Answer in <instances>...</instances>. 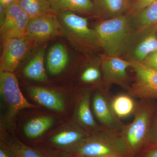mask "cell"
<instances>
[{"mask_svg":"<svg viewBox=\"0 0 157 157\" xmlns=\"http://www.w3.org/2000/svg\"><path fill=\"white\" fill-rule=\"evenodd\" d=\"M17 157H44L40 153L22 144L11 147Z\"/></svg>","mask_w":157,"mask_h":157,"instance_id":"24","label":"cell"},{"mask_svg":"<svg viewBox=\"0 0 157 157\" xmlns=\"http://www.w3.org/2000/svg\"><path fill=\"white\" fill-rule=\"evenodd\" d=\"M69 56L67 49L61 43L55 44L50 48L47 58L48 71L52 75H57L67 67Z\"/></svg>","mask_w":157,"mask_h":157,"instance_id":"12","label":"cell"},{"mask_svg":"<svg viewBox=\"0 0 157 157\" xmlns=\"http://www.w3.org/2000/svg\"><path fill=\"white\" fill-rule=\"evenodd\" d=\"M135 73V80L129 90L130 95L141 100L157 98V72L140 62L130 61Z\"/></svg>","mask_w":157,"mask_h":157,"instance_id":"5","label":"cell"},{"mask_svg":"<svg viewBox=\"0 0 157 157\" xmlns=\"http://www.w3.org/2000/svg\"><path fill=\"white\" fill-rule=\"evenodd\" d=\"M0 91L6 103L14 110L36 107L29 103L23 95L17 78L13 73L1 72Z\"/></svg>","mask_w":157,"mask_h":157,"instance_id":"8","label":"cell"},{"mask_svg":"<svg viewBox=\"0 0 157 157\" xmlns=\"http://www.w3.org/2000/svg\"><path fill=\"white\" fill-rule=\"evenodd\" d=\"M99 46L106 55L118 56L124 51L131 35L128 19L121 16L104 21L94 29Z\"/></svg>","mask_w":157,"mask_h":157,"instance_id":"1","label":"cell"},{"mask_svg":"<svg viewBox=\"0 0 157 157\" xmlns=\"http://www.w3.org/2000/svg\"><path fill=\"white\" fill-rule=\"evenodd\" d=\"M29 94L34 101L44 107L58 111L65 109V104L57 93L39 86H30L27 88Z\"/></svg>","mask_w":157,"mask_h":157,"instance_id":"11","label":"cell"},{"mask_svg":"<svg viewBox=\"0 0 157 157\" xmlns=\"http://www.w3.org/2000/svg\"><path fill=\"white\" fill-rule=\"evenodd\" d=\"M35 45L26 37L12 38L3 43L1 72L13 73L29 48Z\"/></svg>","mask_w":157,"mask_h":157,"instance_id":"7","label":"cell"},{"mask_svg":"<svg viewBox=\"0 0 157 157\" xmlns=\"http://www.w3.org/2000/svg\"><path fill=\"white\" fill-rule=\"evenodd\" d=\"M101 77V73L98 68L90 67L85 70L81 76V79L85 82L96 81Z\"/></svg>","mask_w":157,"mask_h":157,"instance_id":"25","label":"cell"},{"mask_svg":"<svg viewBox=\"0 0 157 157\" xmlns=\"http://www.w3.org/2000/svg\"><path fill=\"white\" fill-rule=\"evenodd\" d=\"M154 137L157 140V124L154 128V129H150L149 137Z\"/></svg>","mask_w":157,"mask_h":157,"instance_id":"28","label":"cell"},{"mask_svg":"<svg viewBox=\"0 0 157 157\" xmlns=\"http://www.w3.org/2000/svg\"><path fill=\"white\" fill-rule=\"evenodd\" d=\"M144 100L136 104L134 120L122 129L120 135L128 151H137L149 137L151 128L152 111Z\"/></svg>","mask_w":157,"mask_h":157,"instance_id":"3","label":"cell"},{"mask_svg":"<svg viewBox=\"0 0 157 157\" xmlns=\"http://www.w3.org/2000/svg\"><path fill=\"white\" fill-rule=\"evenodd\" d=\"M135 22L140 31L151 28L157 22V1L139 11L136 16Z\"/></svg>","mask_w":157,"mask_h":157,"instance_id":"18","label":"cell"},{"mask_svg":"<svg viewBox=\"0 0 157 157\" xmlns=\"http://www.w3.org/2000/svg\"><path fill=\"white\" fill-rule=\"evenodd\" d=\"M141 63L147 67L157 72V49L147 57Z\"/></svg>","mask_w":157,"mask_h":157,"instance_id":"26","label":"cell"},{"mask_svg":"<svg viewBox=\"0 0 157 157\" xmlns=\"http://www.w3.org/2000/svg\"><path fill=\"white\" fill-rule=\"evenodd\" d=\"M64 157H81L80 156H78L76 155V156H66Z\"/></svg>","mask_w":157,"mask_h":157,"instance_id":"33","label":"cell"},{"mask_svg":"<svg viewBox=\"0 0 157 157\" xmlns=\"http://www.w3.org/2000/svg\"><path fill=\"white\" fill-rule=\"evenodd\" d=\"M15 1V0H0V3L6 7Z\"/></svg>","mask_w":157,"mask_h":157,"instance_id":"30","label":"cell"},{"mask_svg":"<svg viewBox=\"0 0 157 157\" xmlns=\"http://www.w3.org/2000/svg\"><path fill=\"white\" fill-rule=\"evenodd\" d=\"M0 157H11V156L3 149L1 148L0 150Z\"/></svg>","mask_w":157,"mask_h":157,"instance_id":"31","label":"cell"},{"mask_svg":"<svg viewBox=\"0 0 157 157\" xmlns=\"http://www.w3.org/2000/svg\"><path fill=\"white\" fill-rule=\"evenodd\" d=\"M96 3L105 11L117 14L125 9L128 0H95Z\"/></svg>","mask_w":157,"mask_h":157,"instance_id":"23","label":"cell"},{"mask_svg":"<svg viewBox=\"0 0 157 157\" xmlns=\"http://www.w3.org/2000/svg\"><path fill=\"white\" fill-rule=\"evenodd\" d=\"M145 157H157V148L149 151Z\"/></svg>","mask_w":157,"mask_h":157,"instance_id":"29","label":"cell"},{"mask_svg":"<svg viewBox=\"0 0 157 157\" xmlns=\"http://www.w3.org/2000/svg\"><path fill=\"white\" fill-rule=\"evenodd\" d=\"M55 12L60 11H76L90 13L95 6L91 0H48Z\"/></svg>","mask_w":157,"mask_h":157,"instance_id":"13","label":"cell"},{"mask_svg":"<svg viewBox=\"0 0 157 157\" xmlns=\"http://www.w3.org/2000/svg\"><path fill=\"white\" fill-rule=\"evenodd\" d=\"M45 48L37 52L24 69L23 73L28 78L39 81H47L44 67Z\"/></svg>","mask_w":157,"mask_h":157,"instance_id":"14","label":"cell"},{"mask_svg":"<svg viewBox=\"0 0 157 157\" xmlns=\"http://www.w3.org/2000/svg\"><path fill=\"white\" fill-rule=\"evenodd\" d=\"M157 1V0H139L134 6V9L136 11H138L139 12Z\"/></svg>","mask_w":157,"mask_h":157,"instance_id":"27","label":"cell"},{"mask_svg":"<svg viewBox=\"0 0 157 157\" xmlns=\"http://www.w3.org/2000/svg\"><path fill=\"white\" fill-rule=\"evenodd\" d=\"M151 27H152L153 29H154L155 30H157V22L155 24L153 25Z\"/></svg>","mask_w":157,"mask_h":157,"instance_id":"32","label":"cell"},{"mask_svg":"<svg viewBox=\"0 0 157 157\" xmlns=\"http://www.w3.org/2000/svg\"><path fill=\"white\" fill-rule=\"evenodd\" d=\"M83 133L77 131H67L59 133L52 137L51 141L57 146L76 145L84 139Z\"/></svg>","mask_w":157,"mask_h":157,"instance_id":"22","label":"cell"},{"mask_svg":"<svg viewBox=\"0 0 157 157\" xmlns=\"http://www.w3.org/2000/svg\"><path fill=\"white\" fill-rule=\"evenodd\" d=\"M113 112L118 118L128 117L134 113L136 104L132 96L120 94L114 97L110 102Z\"/></svg>","mask_w":157,"mask_h":157,"instance_id":"16","label":"cell"},{"mask_svg":"<svg viewBox=\"0 0 157 157\" xmlns=\"http://www.w3.org/2000/svg\"><path fill=\"white\" fill-rule=\"evenodd\" d=\"M53 123V118L49 117H36L26 124L24 130L27 137L36 138L48 130Z\"/></svg>","mask_w":157,"mask_h":157,"instance_id":"17","label":"cell"},{"mask_svg":"<svg viewBox=\"0 0 157 157\" xmlns=\"http://www.w3.org/2000/svg\"><path fill=\"white\" fill-rule=\"evenodd\" d=\"M62 33L61 25L55 13L30 19L25 37L35 45L57 36Z\"/></svg>","mask_w":157,"mask_h":157,"instance_id":"6","label":"cell"},{"mask_svg":"<svg viewBox=\"0 0 157 157\" xmlns=\"http://www.w3.org/2000/svg\"><path fill=\"white\" fill-rule=\"evenodd\" d=\"M23 11L30 18L56 13L48 0H17Z\"/></svg>","mask_w":157,"mask_h":157,"instance_id":"15","label":"cell"},{"mask_svg":"<svg viewBox=\"0 0 157 157\" xmlns=\"http://www.w3.org/2000/svg\"><path fill=\"white\" fill-rule=\"evenodd\" d=\"M106 157H122V156H108Z\"/></svg>","mask_w":157,"mask_h":157,"instance_id":"34","label":"cell"},{"mask_svg":"<svg viewBox=\"0 0 157 157\" xmlns=\"http://www.w3.org/2000/svg\"><path fill=\"white\" fill-rule=\"evenodd\" d=\"M157 49V37L151 33L137 45L134 52L135 60L142 63L147 57Z\"/></svg>","mask_w":157,"mask_h":157,"instance_id":"19","label":"cell"},{"mask_svg":"<svg viewBox=\"0 0 157 157\" xmlns=\"http://www.w3.org/2000/svg\"><path fill=\"white\" fill-rule=\"evenodd\" d=\"M101 63L104 80L107 84L124 85L128 79L127 70L131 67L130 61L118 56L104 55L101 56Z\"/></svg>","mask_w":157,"mask_h":157,"instance_id":"9","label":"cell"},{"mask_svg":"<svg viewBox=\"0 0 157 157\" xmlns=\"http://www.w3.org/2000/svg\"><path fill=\"white\" fill-rule=\"evenodd\" d=\"M22 9L17 0L6 7V15L1 25V39H2L17 22Z\"/></svg>","mask_w":157,"mask_h":157,"instance_id":"20","label":"cell"},{"mask_svg":"<svg viewBox=\"0 0 157 157\" xmlns=\"http://www.w3.org/2000/svg\"><path fill=\"white\" fill-rule=\"evenodd\" d=\"M78 120L85 126L96 128L97 124L93 117L90 107V95L89 93L85 94L82 98L78 109Z\"/></svg>","mask_w":157,"mask_h":157,"instance_id":"21","label":"cell"},{"mask_svg":"<svg viewBox=\"0 0 157 157\" xmlns=\"http://www.w3.org/2000/svg\"><path fill=\"white\" fill-rule=\"evenodd\" d=\"M109 131L85 138L69 152L81 157L122 156L128 152L126 144L120 135Z\"/></svg>","mask_w":157,"mask_h":157,"instance_id":"2","label":"cell"},{"mask_svg":"<svg viewBox=\"0 0 157 157\" xmlns=\"http://www.w3.org/2000/svg\"><path fill=\"white\" fill-rule=\"evenodd\" d=\"M56 14L63 32L68 38L88 46H99L96 31L90 28L87 18L69 11H58Z\"/></svg>","mask_w":157,"mask_h":157,"instance_id":"4","label":"cell"},{"mask_svg":"<svg viewBox=\"0 0 157 157\" xmlns=\"http://www.w3.org/2000/svg\"><path fill=\"white\" fill-rule=\"evenodd\" d=\"M93 106L96 117L107 131L121 132L124 125L113 112L107 98L101 93H97L93 98Z\"/></svg>","mask_w":157,"mask_h":157,"instance_id":"10","label":"cell"}]
</instances>
